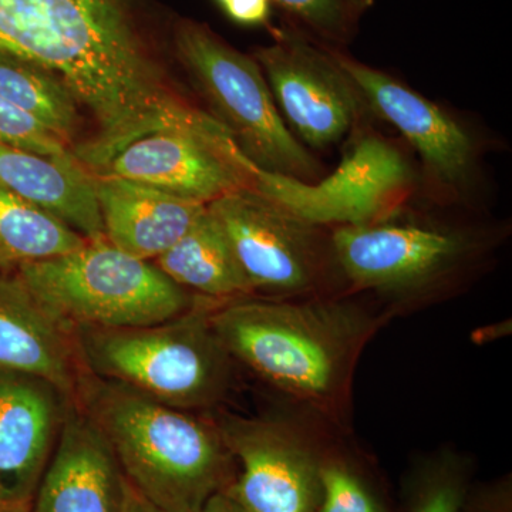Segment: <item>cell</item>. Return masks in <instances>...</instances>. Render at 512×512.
<instances>
[{"instance_id":"ac0fdd59","label":"cell","mask_w":512,"mask_h":512,"mask_svg":"<svg viewBox=\"0 0 512 512\" xmlns=\"http://www.w3.org/2000/svg\"><path fill=\"white\" fill-rule=\"evenodd\" d=\"M0 184L89 241L106 238L94 174L76 157L59 160L0 143Z\"/></svg>"},{"instance_id":"e0dca14e","label":"cell","mask_w":512,"mask_h":512,"mask_svg":"<svg viewBox=\"0 0 512 512\" xmlns=\"http://www.w3.org/2000/svg\"><path fill=\"white\" fill-rule=\"evenodd\" d=\"M94 187L107 241L151 262L177 244L207 208L111 175L94 174Z\"/></svg>"},{"instance_id":"cb8c5ba5","label":"cell","mask_w":512,"mask_h":512,"mask_svg":"<svg viewBox=\"0 0 512 512\" xmlns=\"http://www.w3.org/2000/svg\"><path fill=\"white\" fill-rule=\"evenodd\" d=\"M318 512H383L375 498L350 471L339 464H320Z\"/></svg>"},{"instance_id":"ffe728a7","label":"cell","mask_w":512,"mask_h":512,"mask_svg":"<svg viewBox=\"0 0 512 512\" xmlns=\"http://www.w3.org/2000/svg\"><path fill=\"white\" fill-rule=\"evenodd\" d=\"M89 239L0 184V271L69 254Z\"/></svg>"},{"instance_id":"3957f363","label":"cell","mask_w":512,"mask_h":512,"mask_svg":"<svg viewBox=\"0 0 512 512\" xmlns=\"http://www.w3.org/2000/svg\"><path fill=\"white\" fill-rule=\"evenodd\" d=\"M210 322L234 362L311 402L333 399L363 333L356 316L326 303L214 302Z\"/></svg>"},{"instance_id":"5b68a950","label":"cell","mask_w":512,"mask_h":512,"mask_svg":"<svg viewBox=\"0 0 512 512\" xmlns=\"http://www.w3.org/2000/svg\"><path fill=\"white\" fill-rule=\"evenodd\" d=\"M15 275L74 328L157 325L184 315L200 299L174 284L154 262L127 254L106 238L20 265Z\"/></svg>"},{"instance_id":"7c38bea8","label":"cell","mask_w":512,"mask_h":512,"mask_svg":"<svg viewBox=\"0 0 512 512\" xmlns=\"http://www.w3.org/2000/svg\"><path fill=\"white\" fill-rule=\"evenodd\" d=\"M70 403L45 379L0 370V501H32Z\"/></svg>"},{"instance_id":"4fadbf2b","label":"cell","mask_w":512,"mask_h":512,"mask_svg":"<svg viewBox=\"0 0 512 512\" xmlns=\"http://www.w3.org/2000/svg\"><path fill=\"white\" fill-rule=\"evenodd\" d=\"M329 49L363 100L399 130L436 180L451 187L464 183L473 165L474 144L456 120L389 74Z\"/></svg>"},{"instance_id":"484cf974","label":"cell","mask_w":512,"mask_h":512,"mask_svg":"<svg viewBox=\"0 0 512 512\" xmlns=\"http://www.w3.org/2000/svg\"><path fill=\"white\" fill-rule=\"evenodd\" d=\"M232 22L242 26L266 25L271 18V0H215Z\"/></svg>"},{"instance_id":"44dd1931","label":"cell","mask_w":512,"mask_h":512,"mask_svg":"<svg viewBox=\"0 0 512 512\" xmlns=\"http://www.w3.org/2000/svg\"><path fill=\"white\" fill-rule=\"evenodd\" d=\"M0 96L45 124L69 146L79 126V103L55 74L0 53Z\"/></svg>"},{"instance_id":"9c48e42d","label":"cell","mask_w":512,"mask_h":512,"mask_svg":"<svg viewBox=\"0 0 512 512\" xmlns=\"http://www.w3.org/2000/svg\"><path fill=\"white\" fill-rule=\"evenodd\" d=\"M207 207L224 228L252 293H299L315 285L320 259L312 224L252 188Z\"/></svg>"},{"instance_id":"9a60e30c","label":"cell","mask_w":512,"mask_h":512,"mask_svg":"<svg viewBox=\"0 0 512 512\" xmlns=\"http://www.w3.org/2000/svg\"><path fill=\"white\" fill-rule=\"evenodd\" d=\"M124 483L109 444L72 402L30 512H121Z\"/></svg>"},{"instance_id":"5bb4252c","label":"cell","mask_w":512,"mask_h":512,"mask_svg":"<svg viewBox=\"0 0 512 512\" xmlns=\"http://www.w3.org/2000/svg\"><path fill=\"white\" fill-rule=\"evenodd\" d=\"M0 370L45 379L70 402L87 372L76 328L46 308L18 276L2 271Z\"/></svg>"},{"instance_id":"f546056e","label":"cell","mask_w":512,"mask_h":512,"mask_svg":"<svg viewBox=\"0 0 512 512\" xmlns=\"http://www.w3.org/2000/svg\"><path fill=\"white\" fill-rule=\"evenodd\" d=\"M30 503H12V501H0V512H30Z\"/></svg>"},{"instance_id":"7a4b0ae2","label":"cell","mask_w":512,"mask_h":512,"mask_svg":"<svg viewBox=\"0 0 512 512\" xmlns=\"http://www.w3.org/2000/svg\"><path fill=\"white\" fill-rule=\"evenodd\" d=\"M73 403L107 441L127 483L164 512H200L234 478L215 420L89 372Z\"/></svg>"},{"instance_id":"ba28073f","label":"cell","mask_w":512,"mask_h":512,"mask_svg":"<svg viewBox=\"0 0 512 512\" xmlns=\"http://www.w3.org/2000/svg\"><path fill=\"white\" fill-rule=\"evenodd\" d=\"M254 57L276 106L309 147L328 148L355 124L362 94L329 47L315 45L298 26L276 29L274 42Z\"/></svg>"},{"instance_id":"2e32d148","label":"cell","mask_w":512,"mask_h":512,"mask_svg":"<svg viewBox=\"0 0 512 512\" xmlns=\"http://www.w3.org/2000/svg\"><path fill=\"white\" fill-rule=\"evenodd\" d=\"M333 254L346 276L365 288H403L446 268L460 241L431 229L400 225H343L332 238Z\"/></svg>"},{"instance_id":"4316f807","label":"cell","mask_w":512,"mask_h":512,"mask_svg":"<svg viewBox=\"0 0 512 512\" xmlns=\"http://www.w3.org/2000/svg\"><path fill=\"white\" fill-rule=\"evenodd\" d=\"M121 512H164L148 501L144 495L138 493L136 488L131 487L130 484L124 483V497H123V508Z\"/></svg>"},{"instance_id":"8fae6325","label":"cell","mask_w":512,"mask_h":512,"mask_svg":"<svg viewBox=\"0 0 512 512\" xmlns=\"http://www.w3.org/2000/svg\"><path fill=\"white\" fill-rule=\"evenodd\" d=\"M338 174L312 187L296 178L255 168L252 190L292 212L301 220L369 224L392 198L403 174L399 156L376 140L363 143Z\"/></svg>"},{"instance_id":"277c9868","label":"cell","mask_w":512,"mask_h":512,"mask_svg":"<svg viewBox=\"0 0 512 512\" xmlns=\"http://www.w3.org/2000/svg\"><path fill=\"white\" fill-rule=\"evenodd\" d=\"M210 299L184 315L140 328H76L87 372L194 413L220 403L232 363L210 322Z\"/></svg>"},{"instance_id":"6da1fadb","label":"cell","mask_w":512,"mask_h":512,"mask_svg":"<svg viewBox=\"0 0 512 512\" xmlns=\"http://www.w3.org/2000/svg\"><path fill=\"white\" fill-rule=\"evenodd\" d=\"M0 53L43 67L97 124L74 156L96 174L128 144L210 120L180 96L136 0H0Z\"/></svg>"},{"instance_id":"52a82bcc","label":"cell","mask_w":512,"mask_h":512,"mask_svg":"<svg viewBox=\"0 0 512 512\" xmlns=\"http://www.w3.org/2000/svg\"><path fill=\"white\" fill-rule=\"evenodd\" d=\"M255 167L227 128L212 117L202 126L168 128L138 138L96 174L208 205L251 188Z\"/></svg>"},{"instance_id":"d4e9b609","label":"cell","mask_w":512,"mask_h":512,"mask_svg":"<svg viewBox=\"0 0 512 512\" xmlns=\"http://www.w3.org/2000/svg\"><path fill=\"white\" fill-rule=\"evenodd\" d=\"M463 488L450 476H436L421 488L412 512H458Z\"/></svg>"},{"instance_id":"7402d4cb","label":"cell","mask_w":512,"mask_h":512,"mask_svg":"<svg viewBox=\"0 0 512 512\" xmlns=\"http://www.w3.org/2000/svg\"><path fill=\"white\" fill-rule=\"evenodd\" d=\"M0 143L40 156L74 158L64 141L25 110L0 96Z\"/></svg>"},{"instance_id":"8992f818","label":"cell","mask_w":512,"mask_h":512,"mask_svg":"<svg viewBox=\"0 0 512 512\" xmlns=\"http://www.w3.org/2000/svg\"><path fill=\"white\" fill-rule=\"evenodd\" d=\"M178 62L207 99L214 119L261 170L305 180L318 165L282 119L261 66L205 23L178 19L171 28Z\"/></svg>"},{"instance_id":"83f0119b","label":"cell","mask_w":512,"mask_h":512,"mask_svg":"<svg viewBox=\"0 0 512 512\" xmlns=\"http://www.w3.org/2000/svg\"><path fill=\"white\" fill-rule=\"evenodd\" d=\"M200 512H245L227 493L212 495Z\"/></svg>"},{"instance_id":"f1b7e54d","label":"cell","mask_w":512,"mask_h":512,"mask_svg":"<svg viewBox=\"0 0 512 512\" xmlns=\"http://www.w3.org/2000/svg\"><path fill=\"white\" fill-rule=\"evenodd\" d=\"M346 3H348V8L350 13H352L353 18L357 20L365 10L369 9L370 6L373 5V0H346Z\"/></svg>"},{"instance_id":"d6986e66","label":"cell","mask_w":512,"mask_h":512,"mask_svg":"<svg viewBox=\"0 0 512 512\" xmlns=\"http://www.w3.org/2000/svg\"><path fill=\"white\" fill-rule=\"evenodd\" d=\"M153 262L174 284L212 302L252 295L231 242L208 207L184 237Z\"/></svg>"},{"instance_id":"30bf717a","label":"cell","mask_w":512,"mask_h":512,"mask_svg":"<svg viewBox=\"0 0 512 512\" xmlns=\"http://www.w3.org/2000/svg\"><path fill=\"white\" fill-rule=\"evenodd\" d=\"M238 473L225 488L245 512H318L320 464L278 423L224 416L215 420Z\"/></svg>"},{"instance_id":"603a6c76","label":"cell","mask_w":512,"mask_h":512,"mask_svg":"<svg viewBox=\"0 0 512 512\" xmlns=\"http://www.w3.org/2000/svg\"><path fill=\"white\" fill-rule=\"evenodd\" d=\"M309 32L328 42H345L356 19L346 0H271Z\"/></svg>"}]
</instances>
